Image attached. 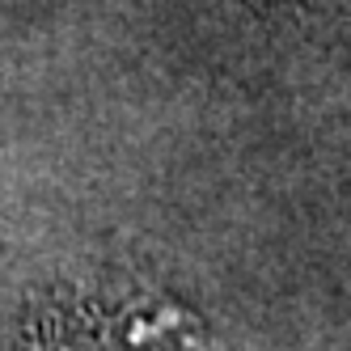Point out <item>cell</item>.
Wrapping results in <instances>:
<instances>
[]
</instances>
